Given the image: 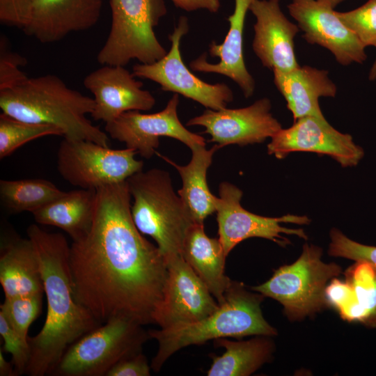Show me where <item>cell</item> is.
<instances>
[{"mask_svg": "<svg viewBox=\"0 0 376 376\" xmlns=\"http://www.w3.org/2000/svg\"><path fill=\"white\" fill-rule=\"evenodd\" d=\"M95 191L91 229L70 246L75 297L101 324L114 317L153 324L166 260L134 223L127 180Z\"/></svg>", "mask_w": 376, "mask_h": 376, "instance_id": "cell-1", "label": "cell"}, {"mask_svg": "<svg viewBox=\"0 0 376 376\" xmlns=\"http://www.w3.org/2000/svg\"><path fill=\"white\" fill-rule=\"evenodd\" d=\"M26 233L39 260L47 311L40 332L28 337L31 357L25 374L50 375L68 347L102 324L75 297L70 246L64 235L36 224L30 225Z\"/></svg>", "mask_w": 376, "mask_h": 376, "instance_id": "cell-2", "label": "cell"}, {"mask_svg": "<svg viewBox=\"0 0 376 376\" xmlns=\"http://www.w3.org/2000/svg\"><path fill=\"white\" fill-rule=\"evenodd\" d=\"M93 98L69 88L54 75L26 77L0 91V108L13 118L61 128L63 137L84 139L109 147L107 133L93 125L86 115L94 109Z\"/></svg>", "mask_w": 376, "mask_h": 376, "instance_id": "cell-3", "label": "cell"}, {"mask_svg": "<svg viewBox=\"0 0 376 376\" xmlns=\"http://www.w3.org/2000/svg\"><path fill=\"white\" fill-rule=\"evenodd\" d=\"M263 299L262 294L252 293L242 283L232 281L224 301L207 318L175 328L148 331L150 338L158 343L151 369L159 371L171 356L189 345L228 337L276 335L275 328L263 315L260 304Z\"/></svg>", "mask_w": 376, "mask_h": 376, "instance_id": "cell-4", "label": "cell"}, {"mask_svg": "<svg viewBox=\"0 0 376 376\" xmlns=\"http://www.w3.org/2000/svg\"><path fill=\"white\" fill-rule=\"evenodd\" d=\"M134 199L131 214L137 229L151 237L166 260L181 255L187 233L194 221L173 190L169 173L164 170H142L127 180Z\"/></svg>", "mask_w": 376, "mask_h": 376, "instance_id": "cell-5", "label": "cell"}, {"mask_svg": "<svg viewBox=\"0 0 376 376\" xmlns=\"http://www.w3.org/2000/svg\"><path fill=\"white\" fill-rule=\"evenodd\" d=\"M110 6L111 26L98 63L125 66L137 59L150 64L167 54L154 31L167 12L164 0H110Z\"/></svg>", "mask_w": 376, "mask_h": 376, "instance_id": "cell-6", "label": "cell"}, {"mask_svg": "<svg viewBox=\"0 0 376 376\" xmlns=\"http://www.w3.org/2000/svg\"><path fill=\"white\" fill-rule=\"evenodd\" d=\"M142 324L125 317H114L73 343L50 375L107 376L125 358L142 351L150 339Z\"/></svg>", "mask_w": 376, "mask_h": 376, "instance_id": "cell-7", "label": "cell"}, {"mask_svg": "<svg viewBox=\"0 0 376 376\" xmlns=\"http://www.w3.org/2000/svg\"><path fill=\"white\" fill-rule=\"evenodd\" d=\"M321 256L320 247L306 244L295 263L279 267L267 281L252 289L280 302L290 320L320 311L328 305V281L341 273L339 265L324 263Z\"/></svg>", "mask_w": 376, "mask_h": 376, "instance_id": "cell-8", "label": "cell"}, {"mask_svg": "<svg viewBox=\"0 0 376 376\" xmlns=\"http://www.w3.org/2000/svg\"><path fill=\"white\" fill-rule=\"evenodd\" d=\"M136 153L132 148L111 149L88 140L64 138L57 151V169L68 183L95 190L126 181L141 171L143 162L135 159Z\"/></svg>", "mask_w": 376, "mask_h": 376, "instance_id": "cell-9", "label": "cell"}, {"mask_svg": "<svg viewBox=\"0 0 376 376\" xmlns=\"http://www.w3.org/2000/svg\"><path fill=\"white\" fill-rule=\"evenodd\" d=\"M188 19L182 16L169 36L171 47L160 60L150 64H136L134 77L150 79L161 86L164 91H171L191 99L207 109L220 110L226 108L233 100L231 89L225 84H210L195 76L184 63L180 44L189 31Z\"/></svg>", "mask_w": 376, "mask_h": 376, "instance_id": "cell-10", "label": "cell"}, {"mask_svg": "<svg viewBox=\"0 0 376 376\" xmlns=\"http://www.w3.org/2000/svg\"><path fill=\"white\" fill-rule=\"evenodd\" d=\"M215 197L219 239L228 256L240 242L250 237H262L285 246L289 244L281 234L294 235L307 239L303 229L283 227L281 223L309 224L306 216L288 214L281 217H266L253 214L240 204L242 191L235 185L223 182Z\"/></svg>", "mask_w": 376, "mask_h": 376, "instance_id": "cell-11", "label": "cell"}, {"mask_svg": "<svg viewBox=\"0 0 376 376\" xmlns=\"http://www.w3.org/2000/svg\"><path fill=\"white\" fill-rule=\"evenodd\" d=\"M168 275L153 324L168 329L198 322L214 312L219 303L181 255L166 260Z\"/></svg>", "mask_w": 376, "mask_h": 376, "instance_id": "cell-12", "label": "cell"}, {"mask_svg": "<svg viewBox=\"0 0 376 376\" xmlns=\"http://www.w3.org/2000/svg\"><path fill=\"white\" fill-rule=\"evenodd\" d=\"M178 104L179 95L175 93L161 111L150 114L127 111L106 123L105 131L111 138L125 143L126 148L134 149L146 159L156 153L161 136L177 139L189 148L205 145L203 136L189 131L180 121Z\"/></svg>", "mask_w": 376, "mask_h": 376, "instance_id": "cell-13", "label": "cell"}, {"mask_svg": "<svg viewBox=\"0 0 376 376\" xmlns=\"http://www.w3.org/2000/svg\"><path fill=\"white\" fill-rule=\"evenodd\" d=\"M269 155L283 159L297 151L313 152L331 157L342 166H356L363 157V149L352 136L333 127L325 119L305 116L281 129L267 145Z\"/></svg>", "mask_w": 376, "mask_h": 376, "instance_id": "cell-14", "label": "cell"}, {"mask_svg": "<svg viewBox=\"0 0 376 376\" xmlns=\"http://www.w3.org/2000/svg\"><path fill=\"white\" fill-rule=\"evenodd\" d=\"M270 100L264 97L251 105L240 109H207L187 123V126L205 127L203 133L210 135V142L219 148L237 144L245 146L263 142L282 127L270 112Z\"/></svg>", "mask_w": 376, "mask_h": 376, "instance_id": "cell-15", "label": "cell"}, {"mask_svg": "<svg viewBox=\"0 0 376 376\" xmlns=\"http://www.w3.org/2000/svg\"><path fill=\"white\" fill-rule=\"evenodd\" d=\"M288 10L303 32L302 37L310 44L328 49L340 65L366 60V47L330 5L318 0H292Z\"/></svg>", "mask_w": 376, "mask_h": 376, "instance_id": "cell-16", "label": "cell"}, {"mask_svg": "<svg viewBox=\"0 0 376 376\" xmlns=\"http://www.w3.org/2000/svg\"><path fill=\"white\" fill-rule=\"evenodd\" d=\"M134 77L125 66L109 65L85 77L84 85L94 96V120L108 123L127 111H148L155 106L153 95Z\"/></svg>", "mask_w": 376, "mask_h": 376, "instance_id": "cell-17", "label": "cell"}, {"mask_svg": "<svg viewBox=\"0 0 376 376\" xmlns=\"http://www.w3.org/2000/svg\"><path fill=\"white\" fill-rule=\"evenodd\" d=\"M249 10L256 17L252 47L263 65L272 72L299 67L294 39L300 29L282 12L280 0H254Z\"/></svg>", "mask_w": 376, "mask_h": 376, "instance_id": "cell-18", "label": "cell"}, {"mask_svg": "<svg viewBox=\"0 0 376 376\" xmlns=\"http://www.w3.org/2000/svg\"><path fill=\"white\" fill-rule=\"evenodd\" d=\"M102 6V0H36L22 30L41 43L58 42L95 26Z\"/></svg>", "mask_w": 376, "mask_h": 376, "instance_id": "cell-19", "label": "cell"}, {"mask_svg": "<svg viewBox=\"0 0 376 376\" xmlns=\"http://www.w3.org/2000/svg\"><path fill=\"white\" fill-rule=\"evenodd\" d=\"M254 0H235V8L228 17L230 26L224 42L217 44L212 41L209 45L212 56L219 57L217 63H210L206 53L192 61L189 66L196 72L220 74L229 77L241 88L244 97H251L256 84L245 65L243 55V33L245 18Z\"/></svg>", "mask_w": 376, "mask_h": 376, "instance_id": "cell-20", "label": "cell"}, {"mask_svg": "<svg viewBox=\"0 0 376 376\" xmlns=\"http://www.w3.org/2000/svg\"><path fill=\"white\" fill-rule=\"evenodd\" d=\"M345 276V281L334 278L327 286L328 304L335 307L345 320L376 327V267L356 261Z\"/></svg>", "mask_w": 376, "mask_h": 376, "instance_id": "cell-21", "label": "cell"}, {"mask_svg": "<svg viewBox=\"0 0 376 376\" xmlns=\"http://www.w3.org/2000/svg\"><path fill=\"white\" fill-rule=\"evenodd\" d=\"M273 73L274 83L285 98L294 120L305 116L324 118L319 99L334 97L337 93V87L327 70L299 65L288 72Z\"/></svg>", "mask_w": 376, "mask_h": 376, "instance_id": "cell-22", "label": "cell"}, {"mask_svg": "<svg viewBox=\"0 0 376 376\" xmlns=\"http://www.w3.org/2000/svg\"><path fill=\"white\" fill-rule=\"evenodd\" d=\"M181 256L221 304L232 281L225 274L227 255L219 239L209 237L204 224L195 223L187 233Z\"/></svg>", "mask_w": 376, "mask_h": 376, "instance_id": "cell-23", "label": "cell"}, {"mask_svg": "<svg viewBox=\"0 0 376 376\" xmlns=\"http://www.w3.org/2000/svg\"><path fill=\"white\" fill-rule=\"evenodd\" d=\"M0 283L5 297L45 295L39 260L29 237L1 246Z\"/></svg>", "mask_w": 376, "mask_h": 376, "instance_id": "cell-24", "label": "cell"}, {"mask_svg": "<svg viewBox=\"0 0 376 376\" xmlns=\"http://www.w3.org/2000/svg\"><path fill=\"white\" fill-rule=\"evenodd\" d=\"M219 148L217 144L210 149H206L205 145L193 146L190 148L191 160L185 166L178 165L169 158L159 155L178 170L182 182V187L178 194L197 224H204L207 217L216 212V196L209 189L206 175L213 155Z\"/></svg>", "mask_w": 376, "mask_h": 376, "instance_id": "cell-25", "label": "cell"}, {"mask_svg": "<svg viewBox=\"0 0 376 376\" xmlns=\"http://www.w3.org/2000/svg\"><path fill=\"white\" fill-rule=\"evenodd\" d=\"M96 191L79 189L65 192L32 212L36 223L65 231L72 241L85 236L94 217Z\"/></svg>", "mask_w": 376, "mask_h": 376, "instance_id": "cell-26", "label": "cell"}, {"mask_svg": "<svg viewBox=\"0 0 376 376\" xmlns=\"http://www.w3.org/2000/svg\"><path fill=\"white\" fill-rule=\"evenodd\" d=\"M215 347L225 349L221 356L213 355L208 376H248L268 361L274 344L267 336L249 340L233 341L226 338L214 340Z\"/></svg>", "mask_w": 376, "mask_h": 376, "instance_id": "cell-27", "label": "cell"}, {"mask_svg": "<svg viewBox=\"0 0 376 376\" xmlns=\"http://www.w3.org/2000/svg\"><path fill=\"white\" fill-rule=\"evenodd\" d=\"M65 191L45 179L1 180L0 201L9 213L33 212Z\"/></svg>", "mask_w": 376, "mask_h": 376, "instance_id": "cell-28", "label": "cell"}, {"mask_svg": "<svg viewBox=\"0 0 376 376\" xmlns=\"http://www.w3.org/2000/svg\"><path fill=\"white\" fill-rule=\"evenodd\" d=\"M49 135L63 136L56 126L25 122L3 113L0 115V159L10 155L26 143Z\"/></svg>", "mask_w": 376, "mask_h": 376, "instance_id": "cell-29", "label": "cell"}, {"mask_svg": "<svg viewBox=\"0 0 376 376\" xmlns=\"http://www.w3.org/2000/svg\"><path fill=\"white\" fill-rule=\"evenodd\" d=\"M43 295L5 297L0 306V312L15 331L24 339H28L29 327L41 313Z\"/></svg>", "mask_w": 376, "mask_h": 376, "instance_id": "cell-30", "label": "cell"}, {"mask_svg": "<svg viewBox=\"0 0 376 376\" xmlns=\"http://www.w3.org/2000/svg\"><path fill=\"white\" fill-rule=\"evenodd\" d=\"M336 14L365 47H376V0H368L354 10Z\"/></svg>", "mask_w": 376, "mask_h": 376, "instance_id": "cell-31", "label": "cell"}, {"mask_svg": "<svg viewBox=\"0 0 376 376\" xmlns=\"http://www.w3.org/2000/svg\"><path fill=\"white\" fill-rule=\"evenodd\" d=\"M0 334L3 340V347H1L3 352L11 354V362L16 376L25 374L31 357L29 340L15 331L1 312Z\"/></svg>", "mask_w": 376, "mask_h": 376, "instance_id": "cell-32", "label": "cell"}, {"mask_svg": "<svg viewBox=\"0 0 376 376\" xmlns=\"http://www.w3.org/2000/svg\"><path fill=\"white\" fill-rule=\"evenodd\" d=\"M330 237L329 255L355 261L368 262L376 267V246L354 242L336 228L331 230Z\"/></svg>", "mask_w": 376, "mask_h": 376, "instance_id": "cell-33", "label": "cell"}, {"mask_svg": "<svg viewBox=\"0 0 376 376\" xmlns=\"http://www.w3.org/2000/svg\"><path fill=\"white\" fill-rule=\"evenodd\" d=\"M26 64L24 57L8 51L6 48L5 40H1L0 91L12 88L27 77L19 69Z\"/></svg>", "mask_w": 376, "mask_h": 376, "instance_id": "cell-34", "label": "cell"}, {"mask_svg": "<svg viewBox=\"0 0 376 376\" xmlns=\"http://www.w3.org/2000/svg\"><path fill=\"white\" fill-rule=\"evenodd\" d=\"M36 0H0V22L23 29L31 17Z\"/></svg>", "mask_w": 376, "mask_h": 376, "instance_id": "cell-35", "label": "cell"}, {"mask_svg": "<svg viewBox=\"0 0 376 376\" xmlns=\"http://www.w3.org/2000/svg\"><path fill=\"white\" fill-rule=\"evenodd\" d=\"M151 367L142 351L116 363L107 376H149Z\"/></svg>", "mask_w": 376, "mask_h": 376, "instance_id": "cell-36", "label": "cell"}, {"mask_svg": "<svg viewBox=\"0 0 376 376\" xmlns=\"http://www.w3.org/2000/svg\"><path fill=\"white\" fill-rule=\"evenodd\" d=\"M174 5L186 11L206 9L217 13L220 8L219 0H171Z\"/></svg>", "mask_w": 376, "mask_h": 376, "instance_id": "cell-37", "label": "cell"}, {"mask_svg": "<svg viewBox=\"0 0 376 376\" xmlns=\"http://www.w3.org/2000/svg\"><path fill=\"white\" fill-rule=\"evenodd\" d=\"M0 376H16L12 362L6 361L1 347L0 348Z\"/></svg>", "mask_w": 376, "mask_h": 376, "instance_id": "cell-38", "label": "cell"}, {"mask_svg": "<svg viewBox=\"0 0 376 376\" xmlns=\"http://www.w3.org/2000/svg\"><path fill=\"white\" fill-rule=\"evenodd\" d=\"M368 79L370 81H375L376 79V57L373 62L368 74Z\"/></svg>", "mask_w": 376, "mask_h": 376, "instance_id": "cell-39", "label": "cell"}, {"mask_svg": "<svg viewBox=\"0 0 376 376\" xmlns=\"http://www.w3.org/2000/svg\"><path fill=\"white\" fill-rule=\"evenodd\" d=\"M318 1L324 2L330 5L333 8H335L336 6H338V4H340V3L343 2L345 0H318Z\"/></svg>", "mask_w": 376, "mask_h": 376, "instance_id": "cell-40", "label": "cell"}]
</instances>
